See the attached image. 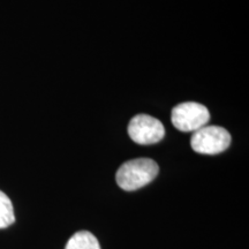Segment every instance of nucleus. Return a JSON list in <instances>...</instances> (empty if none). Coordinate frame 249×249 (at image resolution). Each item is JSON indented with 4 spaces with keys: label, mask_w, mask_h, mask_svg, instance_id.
I'll return each mask as SVG.
<instances>
[{
    "label": "nucleus",
    "mask_w": 249,
    "mask_h": 249,
    "mask_svg": "<svg viewBox=\"0 0 249 249\" xmlns=\"http://www.w3.org/2000/svg\"><path fill=\"white\" fill-rule=\"evenodd\" d=\"M65 249H101V246L92 233L80 231L68 240Z\"/></svg>",
    "instance_id": "nucleus-5"
},
{
    "label": "nucleus",
    "mask_w": 249,
    "mask_h": 249,
    "mask_svg": "<svg viewBox=\"0 0 249 249\" xmlns=\"http://www.w3.org/2000/svg\"><path fill=\"white\" fill-rule=\"evenodd\" d=\"M231 144V135L219 126H203L195 130L191 139L193 150L202 155H217Z\"/></svg>",
    "instance_id": "nucleus-2"
},
{
    "label": "nucleus",
    "mask_w": 249,
    "mask_h": 249,
    "mask_svg": "<svg viewBox=\"0 0 249 249\" xmlns=\"http://www.w3.org/2000/svg\"><path fill=\"white\" fill-rule=\"evenodd\" d=\"M14 222L15 216L12 201L4 192L0 191V229H6Z\"/></svg>",
    "instance_id": "nucleus-6"
},
{
    "label": "nucleus",
    "mask_w": 249,
    "mask_h": 249,
    "mask_svg": "<svg viewBox=\"0 0 249 249\" xmlns=\"http://www.w3.org/2000/svg\"><path fill=\"white\" fill-rule=\"evenodd\" d=\"M157 163L150 158H138L124 163L118 170L116 180L118 186L127 192L138 191L150 183L157 177Z\"/></svg>",
    "instance_id": "nucleus-1"
},
{
    "label": "nucleus",
    "mask_w": 249,
    "mask_h": 249,
    "mask_svg": "<svg viewBox=\"0 0 249 249\" xmlns=\"http://www.w3.org/2000/svg\"><path fill=\"white\" fill-rule=\"evenodd\" d=\"M129 138L138 144H155L161 141L165 135L163 124L148 114H138L128 124Z\"/></svg>",
    "instance_id": "nucleus-4"
},
{
    "label": "nucleus",
    "mask_w": 249,
    "mask_h": 249,
    "mask_svg": "<svg viewBox=\"0 0 249 249\" xmlns=\"http://www.w3.org/2000/svg\"><path fill=\"white\" fill-rule=\"evenodd\" d=\"M173 126L181 132H195L210 120L209 110L195 102H186L177 105L171 114Z\"/></svg>",
    "instance_id": "nucleus-3"
}]
</instances>
